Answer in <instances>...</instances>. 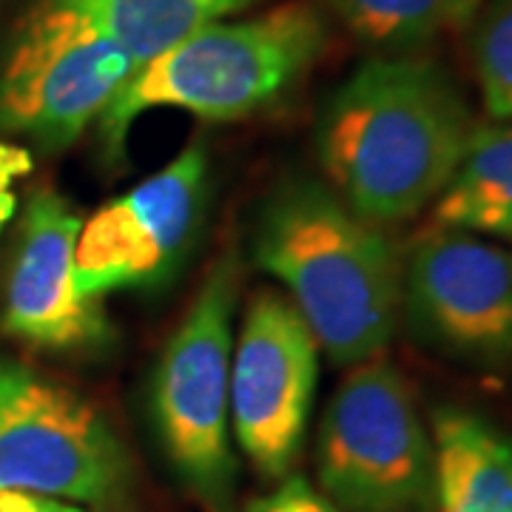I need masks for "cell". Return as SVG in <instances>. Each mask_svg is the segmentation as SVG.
I'll use <instances>...</instances> for the list:
<instances>
[{"label":"cell","mask_w":512,"mask_h":512,"mask_svg":"<svg viewBox=\"0 0 512 512\" xmlns=\"http://www.w3.org/2000/svg\"><path fill=\"white\" fill-rule=\"evenodd\" d=\"M46 512H86V510H77V507H69V504H60L55 498H49L46 501Z\"/></svg>","instance_id":"d6986e66"},{"label":"cell","mask_w":512,"mask_h":512,"mask_svg":"<svg viewBox=\"0 0 512 512\" xmlns=\"http://www.w3.org/2000/svg\"><path fill=\"white\" fill-rule=\"evenodd\" d=\"M208 208V151L200 140L100 205L77 237V288L86 299L160 285L185 262Z\"/></svg>","instance_id":"9c48e42d"},{"label":"cell","mask_w":512,"mask_h":512,"mask_svg":"<svg viewBox=\"0 0 512 512\" xmlns=\"http://www.w3.org/2000/svg\"><path fill=\"white\" fill-rule=\"evenodd\" d=\"M137 60L66 0H40L0 72V128L66 148L100 120Z\"/></svg>","instance_id":"8992f818"},{"label":"cell","mask_w":512,"mask_h":512,"mask_svg":"<svg viewBox=\"0 0 512 512\" xmlns=\"http://www.w3.org/2000/svg\"><path fill=\"white\" fill-rule=\"evenodd\" d=\"M319 481L339 510L413 512L433 495V439L384 356L350 367L319 427Z\"/></svg>","instance_id":"5b68a950"},{"label":"cell","mask_w":512,"mask_h":512,"mask_svg":"<svg viewBox=\"0 0 512 512\" xmlns=\"http://www.w3.org/2000/svg\"><path fill=\"white\" fill-rule=\"evenodd\" d=\"M126 481L123 444L92 402L0 359V495L106 504Z\"/></svg>","instance_id":"52a82bcc"},{"label":"cell","mask_w":512,"mask_h":512,"mask_svg":"<svg viewBox=\"0 0 512 512\" xmlns=\"http://www.w3.org/2000/svg\"><path fill=\"white\" fill-rule=\"evenodd\" d=\"M117 40L137 66L197 29L245 12L256 0H66Z\"/></svg>","instance_id":"5bb4252c"},{"label":"cell","mask_w":512,"mask_h":512,"mask_svg":"<svg viewBox=\"0 0 512 512\" xmlns=\"http://www.w3.org/2000/svg\"><path fill=\"white\" fill-rule=\"evenodd\" d=\"M46 501L40 495L26 493H6L0 495V512H46Z\"/></svg>","instance_id":"ac0fdd59"},{"label":"cell","mask_w":512,"mask_h":512,"mask_svg":"<svg viewBox=\"0 0 512 512\" xmlns=\"http://www.w3.org/2000/svg\"><path fill=\"white\" fill-rule=\"evenodd\" d=\"M470 57L490 117L512 123V0H481L470 20Z\"/></svg>","instance_id":"2e32d148"},{"label":"cell","mask_w":512,"mask_h":512,"mask_svg":"<svg viewBox=\"0 0 512 512\" xmlns=\"http://www.w3.org/2000/svg\"><path fill=\"white\" fill-rule=\"evenodd\" d=\"M476 120L427 57L365 60L322 109L319 160L330 188L370 225H399L439 200L467 154Z\"/></svg>","instance_id":"6da1fadb"},{"label":"cell","mask_w":512,"mask_h":512,"mask_svg":"<svg viewBox=\"0 0 512 512\" xmlns=\"http://www.w3.org/2000/svg\"><path fill=\"white\" fill-rule=\"evenodd\" d=\"M430 225L512 245L510 123H476L464 160L433 202Z\"/></svg>","instance_id":"4fadbf2b"},{"label":"cell","mask_w":512,"mask_h":512,"mask_svg":"<svg viewBox=\"0 0 512 512\" xmlns=\"http://www.w3.org/2000/svg\"><path fill=\"white\" fill-rule=\"evenodd\" d=\"M242 512H342L330 498L313 490L308 478H285L274 493L256 498Z\"/></svg>","instance_id":"e0dca14e"},{"label":"cell","mask_w":512,"mask_h":512,"mask_svg":"<svg viewBox=\"0 0 512 512\" xmlns=\"http://www.w3.org/2000/svg\"><path fill=\"white\" fill-rule=\"evenodd\" d=\"M239 299L237 254L202 279L151 379V419L171 467L208 510L225 512L237 487L231 447V356Z\"/></svg>","instance_id":"277c9868"},{"label":"cell","mask_w":512,"mask_h":512,"mask_svg":"<svg viewBox=\"0 0 512 512\" xmlns=\"http://www.w3.org/2000/svg\"><path fill=\"white\" fill-rule=\"evenodd\" d=\"M319 345L279 291L251 296L231 356V424L262 478L291 476L311 421Z\"/></svg>","instance_id":"30bf717a"},{"label":"cell","mask_w":512,"mask_h":512,"mask_svg":"<svg viewBox=\"0 0 512 512\" xmlns=\"http://www.w3.org/2000/svg\"><path fill=\"white\" fill-rule=\"evenodd\" d=\"M328 46L319 9L288 0L254 18L217 20L148 60L100 117L109 157L123 154L131 123L154 109L239 120L274 106Z\"/></svg>","instance_id":"3957f363"},{"label":"cell","mask_w":512,"mask_h":512,"mask_svg":"<svg viewBox=\"0 0 512 512\" xmlns=\"http://www.w3.org/2000/svg\"><path fill=\"white\" fill-rule=\"evenodd\" d=\"M436 512H512V439L478 413L441 407L433 416Z\"/></svg>","instance_id":"7c38bea8"},{"label":"cell","mask_w":512,"mask_h":512,"mask_svg":"<svg viewBox=\"0 0 512 512\" xmlns=\"http://www.w3.org/2000/svg\"><path fill=\"white\" fill-rule=\"evenodd\" d=\"M254 262L282 282L336 367L382 356L402 316V256L330 188L293 177L265 200Z\"/></svg>","instance_id":"7a4b0ae2"},{"label":"cell","mask_w":512,"mask_h":512,"mask_svg":"<svg viewBox=\"0 0 512 512\" xmlns=\"http://www.w3.org/2000/svg\"><path fill=\"white\" fill-rule=\"evenodd\" d=\"M80 228V214L55 191H37L29 200L6 282V333L46 350L94 348L109 339L100 299H86L77 288Z\"/></svg>","instance_id":"8fae6325"},{"label":"cell","mask_w":512,"mask_h":512,"mask_svg":"<svg viewBox=\"0 0 512 512\" xmlns=\"http://www.w3.org/2000/svg\"><path fill=\"white\" fill-rule=\"evenodd\" d=\"M367 46L410 52L458 26H467L481 0H322Z\"/></svg>","instance_id":"9a60e30c"},{"label":"cell","mask_w":512,"mask_h":512,"mask_svg":"<svg viewBox=\"0 0 512 512\" xmlns=\"http://www.w3.org/2000/svg\"><path fill=\"white\" fill-rule=\"evenodd\" d=\"M402 313L419 342L453 359L512 365V251L430 225L402 262Z\"/></svg>","instance_id":"ba28073f"}]
</instances>
